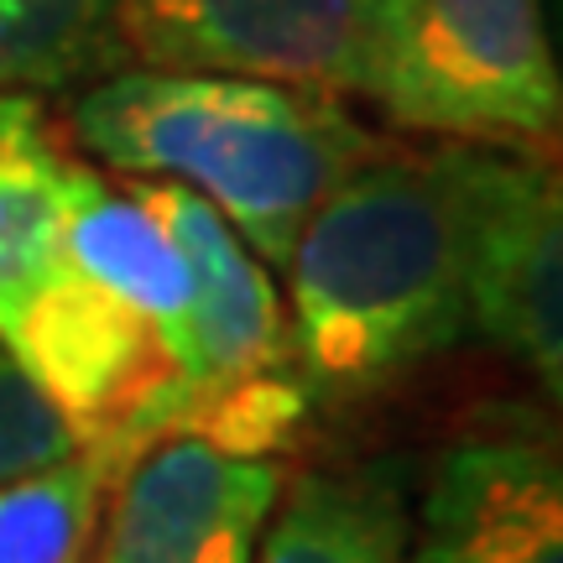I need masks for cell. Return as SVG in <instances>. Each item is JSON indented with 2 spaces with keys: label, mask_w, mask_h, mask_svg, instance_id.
<instances>
[{
  "label": "cell",
  "mask_w": 563,
  "mask_h": 563,
  "mask_svg": "<svg viewBox=\"0 0 563 563\" xmlns=\"http://www.w3.org/2000/svg\"><path fill=\"white\" fill-rule=\"evenodd\" d=\"M58 262L104 292H115L146 323H157L162 340L173 344V355L183 365V382H188L194 272H188V256L178 251V241L162 230V220L131 188L115 194L95 167L68 162Z\"/></svg>",
  "instance_id": "10"
},
{
  "label": "cell",
  "mask_w": 563,
  "mask_h": 563,
  "mask_svg": "<svg viewBox=\"0 0 563 563\" xmlns=\"http://www.w3.org/2000/svg\"><path fill=\"white\" fill-rule=\"evenodd\" d=\"M121 0H0V95L58 89L100 68L115 37Z\"/></svg>",
  "instance_id": "13"
},
{
  "label": "cell",
  "mask_w": 563,
  "mask_h": 563,
  "mask_svg": "<svg viewBox=\"0 0 563 563\" xmlns=\"http://www.w3.org/2000/svg\"><path fill=\"white\" fill-rule=\"evenodd\" d=\"M402 563H563V470L543 433L449 443Z\"/></svg>",
  "instance_id": "8"
},
{
  "label": "cell",
  "mask_w": 563,
  "mask_h": 563,
  "mask_svg": "<svg viewBox=\"0 0 563 563\" xmlns=\"http://www.w3.org/2000/svg\"><path fill=\"white\" fill-rule=\"evenodd\" d=\"M162 230L178 241L194 272V344H188V397L224 391V386L256 382L292 371V344H287V319H282L277 287L262 266L251 262L241 235L178 183L141 178L131 183Z\"/></svg>",
  "instance_id": "9"
},
{
  "label": "cell",
  "mask_w": 563,
  "mask_h": 563,
  "mask_svg": "<svg viewBox=\"0 0 563 563\" xmlns=\"http://www.w3.org/2000/svg\"><path fill=\"white\" fill-rule=\"evenodd\" d=\"M63 157L32 95H0V319L58 266Z\"/></svg>",
  "instance_id": "11"
},
{
  "label": "cell",
  "mask_w": 563,
  "mask_h": 563,
  "mask_svg": "<svg viewBox=\"0 0 563 563\" xmlns=\"http://www.w3.org/2000/svg\"><path fill=\"white\" fill-rule=\"evenodd\" d=\"M376 0H121L115 37L167 74L365 95Z\"/></svg>",
  "instance_id": "5"
},
{
  "label": "cell",
  "mask_w": 563,
  "mask_h": 563,
  "mask_svg": "<svg viewBox=\"0 0 563 563\" xmlns=\"http://www.w3.org/2000/svg\"><path fill=\"white\" fill-rule=\"evenodd\" d=\"M74 449L79 443L68 433V422L53 412V402L26 382V371L0 344V485L21 481Z\"/></svg>",
  "instance_id": "14"
},
{
  "label": "cell",
  "mask_w": 563,
  "mask_h": 563,
  "mask_svg": "<svg viewBox=\"0 0 563 563\" xmlns=\"http://www.w3.org/2000/svg\"><path fill=\"white\" fill-rule=\"evenodd\" d=\"M0 344L68 422L74 443L121 464L173 433L183 412L188 382L162 329L63 262L0 319Z\"/></svg>",
  "instance_id": "4"
},
{
  "label": "cell",
  "mask_w": 563,
  "mask_h": 563,
  "mask_svg": "<svg viewBox=\"0 0 563 563\" xmlns=\"http://www.w3.org/2000/svg\"><path fill=\"white\" fill-rule=\"evenodd\" d=\"M282 501L272 460L162 433L110 481L95 563H251Z\"/></svg>",
  "instance_id": "7"
},
{
  "label": "cell",
  "mask_w": 563,
  "mask_h": 563,
  "mask_svg": "<svg viewBox=\"0 0 563 563\" xmlns=\"http://www.w3.org/2000/svg\"><path fill=\"white\" fill-rule=\"evenodd\" d=\"M365 100L464 146L559 136L563 84L538 0H376Z\"/></svg>",
  "instance_id": "3"
},
{
  "label": "cell",
  "mask_w": 563,
  "mask_h": 563,
  "mask_svg": "<svg viewBox=\"0 0 563 563\" xmlns=\"http://www.w3.org/2000/svg\"><path fill=\"white\" fill-rule=\"evenodd\" d=\"M74 131L115 173L199 194L277 266L308 214L376 157V136L340 95L235 74L141 68L104 79L74 104Z\"/></svg>",
  "instance_id": "2"
},
{
  "label": "cell",
  "mask_w": 563,
  "mask_h": 563,
  "mask_svg": "<svg viewBox=\"0 0 563 563\" xmlns=\"http://www.w3.org/2000/svg\"><path fill=\"white\" fill-rule=\"evenodd\" d=\"M251 563H402L407 511L386 475H302Z\"/></svg>",
  "instance_id": "12"
},
{
  "label": "cell",
  "mask_w": 563,
  "mask_h": 563,
  "mask_svg": "<svg viewBox=\"0 0 563 563\" xmlns=\"http://www.w3.org/2000/svg\"><path fill=\"white\" fill-rule=\"evenodd\" d=\"M470 323L496 340L548 397L563 391V194L559 173L522 152L475 157Z\"/></svg>",
  "instance_id": "6"
},
{
  "label": "cell",
  "mask_w": 563,
  "mask_h": 563,
  "mask_svg": "<svg viewBox=\"0 0 563 563\" xmlns=\"http://www.w3.org/2000/svg\"><path fill=\"white\" fill-rule=\"evenodd\" d=\"M481 146L371 157L308 214L287 256L292 365L308 391H371L470 329L464 256Z\"/></svg>",
  "instance_id": "1"
}]
</instances>
